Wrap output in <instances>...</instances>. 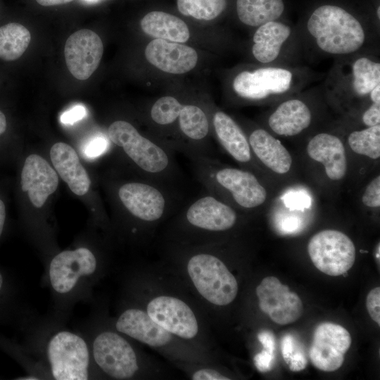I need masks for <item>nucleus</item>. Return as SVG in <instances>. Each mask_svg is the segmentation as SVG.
Masks as SVG:
<instances>
[{
    "label": "nucleus",
    "instance_id": "obj_1",
    "mask_svg": "<svg viewBox=\"0 0 380 380\" xmlns=\"http://www.w3.org/2000/svg\"><path fill=\"white\" fill-rule=\"evenodd\" d=\"M168 253L179 276L206 310L225 307L235 300L238 281L216 253L214 243H170Z\"/></svg>",
    "mask_w": 380,
    "mask_h": 380
},
{
    "label": "nucleus",
    "instance_id": "obj_2",
    "mask_svg": "<svg viewBox=\"0 0 380 380\" xmlns=\"http://www.w3.org/2000/svg\"><path fill=\"white\" fill-rule=\"evenodd\" d=\"M377 36L367 22L344 6L323 4L308 16L300 37L316 51L336 58L373 52Z\"/></svg>",
    "mask_w": 380,
    "mask_h": 380
},
{
    "label": "nucleus",
    "instance_id": "obj_3",
    "mask_svg": "<svg viewBox=\"0 0 380 380\" xmlns=\"http://www.w3.org/2000/svg\"><path fill=\"white\" fill-rule=\"evenodd\" d=\"M127 287L128 298L143 308L155 322L179 338L208 350L203 317L190 300L143 278L130 279Z\"/></svg>",
    "mask_w": 380,
    "mask_h": 380
},
{
    "label": "nucleus",
    "instance_id": "obj_4",
    "mask_svg": "<svg viewBox=\"0 0 380 380\" xmlns=\"http://www.w3.org/2000/svg\"><path fill=\"white\" fill-rule=\"evenodd\" d=\"M99 259L86 247L65 250L54 255L47 269V281L58 317L78 300L86 298L103 273Z\"/></svg>",
    "mask_w": 380,
    "mask_h": 380
},
{
    "label": "nucleus",
    "instance_id": "obj_5",
    "mask_svg": "<svg viewBox=\"0 0 380 380\" xmlns=\"http://www.w3.org/2000/svg\"><path fill=\"white\" fill-rule=\"evenodd\" d=\"M112 325L118 331L157 350L175 365L210 362L208 350L170 334L155 322L143 308L129 298L122 306Z\"/></svg>",
    "mask_w": 380,
    "mask_h": 380
},
{
    "label": "nucleus",
    "instance_id": "obj_6",
    "mask_svg": "<svg viewBox=\"0 0 380 380\" xmlns=\"http://www.w3.org/2000/svg\"><path fill=\"white\" fill-rule=\"evenodd\" d=\"M88 341L94 374L111 379L129 380L155 375L156 368L132 343L111 327L99 326Z\"/></svg>",
    "mask_w": 380,
    "mask_h": 380
},
{
    "label": "nucleus",
    "instance_id": "obj_7",
    "mask_svg": "<svg viewBox=\"0 0 380 380\" xmlns=\"http://www.w3.org/2000/svg\"><path fill=\"white\" fill-rule=\"evenodd\" d=\"M380 84V61L373 52L336 58L322 89L329 99L343 108L369 101L372 90Z\"/></svg>",
    "mask_w": 380,
    "mask_h": 380
},
{
    "label": "nucleus",
    "instance_id": "obj_8",
    "mask_svg": "<svg viewBox=\"0 0 380 380\" xmlns=\"http://www.w3.org/2000/svg\"><path fill=\"white\" fill-rule=\"evenodd\" d=\"M237 220L233 207L207 192L189 204L174 220L170 229V243H215L213 237L231 230Z\"/></svg>",
    "mask_w": 380,
    "mask_h": 380
},
{
    "label": "nucleus",
    "instance_id": "obj_9",
    "mask_svg": "<svg viewBox=\"0 0 380 380\" xmlns=\"http://www.w3.org/2000/svg\"><path fill=\"white\" fill-rule=\"evenodd\" d=\"M315 76L309 69L294 65H262L237 73L232 89L240 98L251 101H272L299 93Z\"/></svg>",
    "mask_w": 380,
    "mask_h": 380
},
{
    "label": "nucleus",
    "instance_id": "obj_10",
    "mask_svg": "<svg viewBox=\"0 0 380 380\" xmlns=\"http://www.w3.org/2000/svg\"><path fill=\"white\" fill-rule=\"evenodd\" d=\"M197 179L207 192L220 198L227 196L239 208L253 209L262 205L267 191L250 171L220 166L210 156L191 159Z\"/></svg>",
    "mask_w": 380,
    "mask_h": 380
},
{
    "label": "nucleus",
    "instance_id": "obj_11",
    "mask_svg": "<svg viewBox=\"0 0 380 380\" xmlns=\"http://www.w3.org/2000/svg\"><path fill=\"white\" fill-rule=\"evenodd\" d=\"M109 139L121 148L148 179L169 184L177 173L172 151L142 135L130 122L116 120L108 129Z\"/></svg>",
    "mask_w": 380,
    "mask_h": 380
},
{
    "label": "nucleus",
    "instance_id": "obj_12",
    "mask_svg": "<svg viewBox=\"0 0 380 380\" xmlns=\"http://www.w3.org/2000/svg\"><path fill=\"white\" fill-rule=\"evenodd\" d=\"M43 360L50 379L87 380L94 377L89 344L82 335L56 329L42 342Z\"/></svg>",
    "mask_w": 380,
    "mask_h": 380
},
{
    "label": "nucleus",
    "instance_id": "obj_13",
    "mask_svg": "<svg viewBox=\"0 0 380 380\" xmlns=\"http://www.w3.org/2000/svg\"><path fill=\"white\" fill-rule=\"evenodd\" d=\"M118 196L127 212L149 233L173 207L169 186L150 179L122 184L118 190Z\"/></svg>",
    "mask_w": 380,
    "mask_h": 380
},
{
    "label": "nucleus",
    "instance_id": "obj_14",
    "mask_svg": "<svg viewBox=\"0 0 380 380\" xmlns=\"http://www.w3.org/2000/svg\"><path fill=\"white\" fill-rule=\"evenodd\" d=\"M300 34L281 20L267 22L253 35L251 53L261 65H292L293 53L298 49Z\"/></svg>",
    "mask_w": 380,
    "mask_h": 380
},
{
    "label": "nucleus",
    "instance_id": "obj_15",
    "mask_svg": "<svg viewBox=\"0 0 380 380\" xmlns=\"http://www.w3.org/2000/svg\"><path fill=\"white\" fill-rule=\"evenodd\" d=\"M308 251L314 265L330 276L344 274L355 260L353 241L335 229H324L315 234L308 242Z\"/></svg>",
    "mask_w": 380,
    "mask_h": 380
},
{
    "label": "nucleus",
    "instance_id": "obj_16",
    "mask_svg": "<svg viewBox=\"0 0 380 380\" xmlns=\"http://www.w3.org/2000/svg\"><path fill=\"white\" fill-rule=\"evenodd\" d=\"M351 345V336L343 327L331 322H323L315 329L309 350L312 365L324 372L339 369L344 355Z\"/></svg>",
    "mask_w": 380,
    "mask_h": 380
},
{
    "label": "nucleus",
    "instance_id": "obj_17",
    "mask_svg": "<svg viewBox=\"0 0 380 380\" xmlns=\"http://www.w3.org/2000/svg\"><path fill=\"white\" fill-rule=\"evenodd\" d=\"M255 293L260 310L278 324L293 323L303 313L300 297L275 277H265L256 287Z\"/></svg>",
    "mask_w": 380,
    "mask_h": 380
},
{
    "label": "nucleus",
    "instance_id": "obj_18",
    "mask_svg": "<svg viewBox=\"0 0 380 380\" xmlns=\"http://www.w3.org/2000/svg\"><path fill=\"white\" fill-rule=\"evenodd\" d=\"M103 53V44L94 31L82 29L66 40L64 55L70 72L80 80H87L98 68Z\"/></svg>",
    "mask_w": 380,
    "mask_h": 380
},
{
    "label": "nucleus",
    "instance_id": "obj_19",
    "mask_svg": "<svg viewBox=\"0 0 380 380\" xmlns=\"http://www.w3.org/2000/svg\"><path fill=\"white\" fill-rule=\"evenodd\" d=\"M144 53L146 60L154 67L175 75L191 71L198 61V54L192 47L160 39L151 41Z\"/></svg>",
    "mask_w": 380,
    "mask_h": 380
},
{
    "label": "nucleus",
    "instance_id": "obj_20",
    "mask_svg": "<svg viewBox=\"0 0 380 380\" xmlns=\"http://www.w3.org/2000/svg\"><path fill=\"white\" fill-rule=\"evenodd\" d=\"M58 185L57 173L44 158L37 154L26 158L20 173V187L33 205L42 207Z\"/></svg>",
    "mask_w": 380,
    "mask_h": 380
},
{
    "label": "nucleus",
    "instance_id": "obj_21",
    "mask_svg": "<svg viewBox=\"0 0 380 380\" xmlns=\"http://www.w3.org/2000/svg\"><path fill=\"white\" fill-rule=\"evenodd\" d=\"M312 113L310 105L299 97L286 98L270 113L267 119L270 129L284 137L298 135L310 127Z\"/></svg>",
    "mask_w": 380,
    "mask_h": 380
},
{
    "label": "nucleus",
    "instance_id": "obj_22",
    "mask_svg": "<svg viewBox=\"0 0 380 380\" xmlns=\"http://www.w3.org/2000/svg\"><path fill=\"white\" fill-rule=\"evenodd\" d=\"M177 123L183 139L187 141L183 153L190 159L210 156L205 144L210 132V123L205 112L194 104L183 105Z\"/></svg>",
    "mask_w": 380,
    "mask_h": 380
},
{
    "label": "nucleus",
    "instance_id": "obj_23",
    "mask_svg": "<svg viewBox=\"0 0 380 380\" xmlns=\"http://www.w3.org/2000/svg\"><path fill=\"white\" fill-rule=\"evenodd\" d=\"M309 157L321 163L327 177L334 181L344 177L347 171L345 147L337 136L327 132L315 135L308 142Z\"/></svg>",
    "mask_w": 380,
    "mask_h": 380
},
{
    "label": "nucleus",
    "instance_id": "obj_24",
    "mask_svg": "<svg viewBox=\"0 0 380 380\" xmlns=\"http://www.w3.org/2000/svg\"><path fill=\"white\" fill-rule=\"evenodd\" d=\"M50 158L61 179L75 194L87 193L91 180L72 147L63 142L56 143L51 148Z\"/></svg>",
    "mask_w": 380,
    "mask_h": 380
},
{
    "label": "nucleus",
    "instance_id": "obj_25",
    "mask_svg": "<svg viewBox=\"0 0 380 380\" xmlns=\"http://www.w3.org/2000/svg\"><path fill=\"white\" fill-rule=\"evenodd\" d=\"M212 123L218 142L228 154L239 163H250L252 151L248 138L236 122L224 111L217 110Z\"/></svg>",
    "mask_w": 380,
    "mask_h": 380
},
{
    "label": "nucleus",
    "instance_id": "obj_26",
    "mask_svg": "<svg viewBox=\"0 0 380 380\" xmlns=\"http://www.w3.org/2000/svg\"><path fill=\"white\" fill-rule=\"evenodd\" d=\"M254 155L269 169L277 174L287 173L292 165L288 150L267 130L253 129L248 137Z\"/></svg>",
    "mask_w": 380,
    "mask_h": 380
},
{
    "label": "nucleus",
    "instance_id": "obj_27",
    "mask_svg": "<svg viewBox=\"0 0 380 380\" xmlns=\"http://www.w3.org/2000/svg\"><path fill=\"white\" fill-rule=\"evenodd\" d=\"M144 33L156 39L183 43L188 41L190 32L186 24L179 18L163 11H151L140 22Z\"/></svg>",
    "mask_w": 380,
    "mask_h": 380
},
{
    "label": "nucleus",
    "instance_id": "obj_28",
    "mask_svg": "<svg viewBox=\"0 0 380 380\" xmlns=\"http://www.w3.org/2000/svg\"><path fill=\"white\" fill-rule=\"evenodd\" d=\"M236 9L243 24L258 27L279 20L284 14L285 4L283 0H236Z\"/></svg>",
    "mask_w": 380,
    "mask_h": 380
},
{
    "label": "nucleus",
    "instance_id": "obj_29",
    "mask_svg": "<svg viewBox=\"0 0 380 380\" xmlns=\"http://www.w3.org/2000/svg\"><path fill=\"white\" fill-rule=\"evenodd\" d=\"M31 40L30 31L22 24L9 23L0 26V60L12 62L20 58Z\"/></svg>",
    "mask_w": 380,
    "mask_h": 380
},
{
    "label": "nucleus",
    "instance_id": "obj_30",
    "mask_svg": "<svg viewBox=\"0 0 380 380\" xmlns=\"http://www.w3.org/2000/svg\"><path fill=\"white\" fill-rule=\"evenodd\" d=\"M348 143L355 153L372 159L380 157V125L351 132Z\"/></svg>",
    "mask_w": 380,
    "mask_h": 380
},
{
    "label": "nucleus",
    "instance_id": "obj_31",
    "mask_svg": "<svg viewBox=\"0 0 380 380\" xmlns=\"http://www.w3.org/2000/svg\"><path fill=\"white\" fill-rule=\"evenodd\" d=\"M179 11L198 20H211L226 8V0H177Z\"/></svg>",
    "mask_w": 380,
    "mask_h": 380
},
{
    "label": "nucleus",
    "instance_id": "obj_32",
    "mask_svg": "<svg viewBox=\"0 0 380 380\" xmlns=\"http://www.w3.org/2000/svg\"><path fill=\"white\" fill-rule=\"evenodd\" d=\"M183 105L173 96L160 97L151 108V119L155 124L161 127L171 125L177 121Z\"/></svg>",
    "mask_w": 380,
    "mask_h": 380
},
{
    "label": "nucleus",
    "instance_id": "obj_33",
    "mask_svg": "<svg viewBox=\"0 0 380 380\" xmlns=\"http://www.w3.org/2000/svg\"><path fill=\"white\" fill-rule=\"evenodd\" d=\"M16 290L8 272L0 267V323L11 320L18 315Z\"/></svg>",
    "mask_w": 380,
    "mask_h": 380
},
{
    "label": "nucleus",
    "instance_id": "obj_34",
    "mask_svg": "<svg viewBox=\"0 0 380 380\" xmlns=\"http://www.w3.org/2000/svg\"><path fill=\"white\" fill-rule=\"evenodd\" d=\"M108 148V139L102 136H96L87 141L82 151L84 157L88 159H94L103 154Z\"/></svg>",
    "mask_w": 380,
    "mask_h": 380
},
{
    "label": "nucleus",
    "instance_id": "obj_35",
    "mask_svg": "<svg viewBox=\"0 0 380 380\" xmlns=\"http://www.w3.org/2000/svg\"><path fill=\"white\" fill-rule=\"evenodd\" d=\"M362 203L367 207L380 206V176L378 175L366 187L362 196Z\"/></svg>",
    "mask_w": 380,
    "mask_h": 380
},
{
    "label": "nucleus",
    "instance_id": "obj_36",
    "mask_svg": "<svg viewBox=\"0 0 380 380\" xmlns=\"http://www.w3.org/2000/svg\"><path fill=\"white\" fill-rule=\"evenodd\" d=\"M366 306L370 317L380 325V288L375 287L367 294Z\"/></svg>",
    "mask_w": 380,
    "mask_h": 380
},
{
    "label": "nucleus",
    "instance_id": "obj_37",
    "mask_svg": "<svg viewBox=\"0 0 380 380\" xmlns=\"http://www.w3.org/2000/svg\"><path fill=\"white\" fill-rule=\"evenodd\" d=\"M361 120L366 127L380 125V103L371 102L363 111Z\"/></svg>",
    "mask_w": 380,
    "mask_h": 380
},
{
    "label": "nucleus",
    "instance_id": "obj_38",
    "mask_svg": "<svg viewBox=\"0 0 380 380\" xmlns=\"http://www.w3.org/2000/svg\"><path fill=\"white\" fill-rule=\"evenodd\" d=\"M87 115V110L82 105H76L69 110L63 112L60 118L63 124L72 125L84 118Z\"/></svg>",
    "mask_w": 380,
    "mask_h": 380
},
{
    "label": "nucleus",
    "instance_id": "obj_39",
    "mask_svg": "<svg viewBox=\"0 0 380 380\" xmlns=\"http://www.w3.org/2000/svg\"><path fill=\"white\" fill-rule=\"evenodd\" d=\"M274 354L264 349L254 357V363L260 372H266L272 369Z\"/></svg>",
    "mask_w": 380,
    "mask_h": 380
},
{
    "label": "nucleus",
    "instance_id": "obj_40",
    "mask_svg": "<svg viewBox=\"0 0 380 380\" xmlns=\"http://www.w3.org/2000/svg\"><path fill=\"white\" fill-rule=\"evenodd\" d=\"M308 360L301 351L293 352L286 361L291 371L298 372L303 369L307 365Z\"/></svg>",
    "mask_w": 380,
    "mask_h": 380
},
{
    "label": "nucleus",
    "instance_id": "obj_41",
    "mask_svg": "<svg viewBox=\"0 0 380 380\" xmlns=\"http://www.w3.org/2000/svg\"><path fill=\"white\" fill-rule=\"evenodd\" d=\"M258 338L262 344L264 349L274 353L276 349V341L274 334L267 330H264L258 333Z\"/></svg>",
    "mask_w": 380,
    "mask_h": 380
},
{
    "label": "nucleus",
    "instance_id": "obj_42",
    "mask_svg": "<svg viewBox=\"0 0 380 380\" xmlns=\"http://www.w3.org/2000/svg\"><path fill=\"white\" fill-rule=\"evenodd\" d=\"M294 340L291 335L286 334L282 338L281 342V353L286 362L294 352Z\"/></svg>",
    "mask_w": 380,
    "mask_h": 380
},
{
    "label": "nucleus",
    "instance_id": "obj_43",
    "mask_svg": "<svg viewBox=\"0 0 380 380\" xmlns=\"http://www.w3.org/2000/svg\"><path fill=\"white\" fill-rule=\"evenodd\" d=\"M6 221V208L4 200L0 197V239L2 237Z\"/></svg>",
    "mask_w": 380,
    "mask_h": 380
},
{
    "label": "nucleus",
    "instance_id": "obj_44",
    "mask_svg": "<svg viewBox=\"0 0 380 380\" xmlns=\"http://www.w3.org/2000/svg\"><path fill=\"white\" fill-rule=\"evenodd\" d=\"M37 2L44 6H51L65 4L74 0H36Z\"/></svg>",
    "mask_w": 380,
    "mask_h": 380
},
{
    "label": "nucleus",
    "instance_id": "obj_45",
    "mask_svg": "<svg viewBox=\"0 0 380 380\" xmlns=\"http://www.w3.org/2000/svg\"><path fill=\"white\" fill-rule=\"evenodd\" d=\"M8 128V120L4 113L0 110V137L4 135Z\"/></svg>",
    "mask_w": 380,
    "mask_h": 380
},
{
    "label": "nucleus",
    "instance_id": "obj_46",
    "mask_svg": "<svg viewBox=\"0 0 380 380\" xmlns=\"http://www.w3.org/2000/svg\"><path fill=\"white\" fill-rule=\"evenodd\" d=\"M369 101L372 103H380V84L372 90L369 94Z\"/></svg>",
    "mask_w": 380,
    "mask_h": 380
},
{
    "label": "nucleus",
    "instance_id": "obj_47",
    "mask_svg": "<svg viewBox=\"0 0 380 380\" xmlns=\"http://www.w3.org/2000/svg\"><path fill=\"white\" fill-rule=\"evenodd\" d=\"M15 379L18 380H37L41 379L38 376L33 374H28L25 376H18V378H15Z\"/></svg>",
    "mask_w": 380,
    "mask_h": 380
},
{
    "label": "nucleus",
    "instance_id": "obj_48",
    "mask_svg": "<svg viewBox=\"0 0 380 380\" xmlns=\"http://www.w3.org/2000/svg\"><path fill=\"white\" fill-rule=\"evenodd\" d=\"M380 246L379 243H378L376 249H375V258L376 259V261H378V264L379 265V259H380Z\"/></svg>",
    "mask_w": 380,
    "mask_h": 380
},
{
    "label": "nucleus",
    "instance_id": "obj_49",
    "mask_svg": "<svg viewBox=\"0 0 380 380\" xmlns=\"http://www.w3.org/2000/svg\"><path fill=\"white\" fill-rule=\"evenodd\" d=\"M89 1H91V0H89Z\"/></svg>",
    "mask_w": 380,
    "mask_h": 380
}]
</instances>
